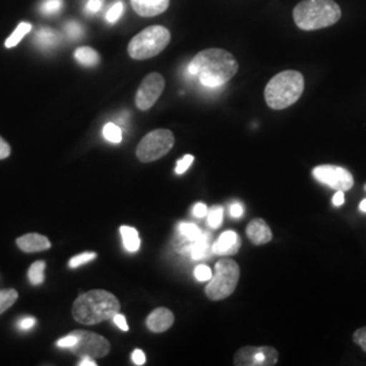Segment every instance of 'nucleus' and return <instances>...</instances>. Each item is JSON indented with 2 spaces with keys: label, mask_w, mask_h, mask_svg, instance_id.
Wrapping results in <instances>:
<instances>
[{
  "label": "nucleus",
  "mask_w": 366,
  "mask_h": 366,
  "mask_svg": "<svg viewBox=\"0 0 366 366\" xmlns=\"http://www.w3.org/2000/svg\"><path fill=\"white\" fill-rule=\"evenodd\" d=\"M224 219V209L222 207H213L212 209L208 210V224L212 228H219L222 224Z\"/></svg>",
  "instance_id": "nucleus-26"
},
{
  "label": "nucleus",
  "mask_w": 366,
  "mask_h": 366,
  "mask_svg": "<svg viewBox=\"0 0 366 366\" xmlns=\"http://www.w3.org/2000/svg\"><path fill=\"white\" fill-rule=\"evenodd\" d=\"M340 16V4L334 0H301L293 9V21L304 31L332 26Z\"/></svg>",
  "instance_id": "nucleus-3"
},
{
  "label": "nucleus",
  "mask_w": 366,
  "mask_h": 366,
  "mask_svg": "<svg viewBox=\"0 0 366 366\" xmlns=\"http://www.w3.org/2000/svg\"><path fill=\"white\" fill-rule=\"evenodd\" d=\"M240 249V237L234 231H225L212 246L216 255H234Z\"/></svg>",
  "instance_id": "nucleus-15"
},
{
  "label": "nucleus",
  "mask_w": 366,
  "mask_h": 366,
  "mask_svg": "<svg viewBox=\"0 0 366 366\" xmlns=\"http://www.w3.org/2000/svg\"><path fill=\"white\" fill-rule=\"evenodd\" d=\"M18 300V292L15 289L0 290V315L4 314L14 302Z\"/></svg>",
  "instance_id": "nucleus-23"
},
{
  "label": "nucleus",
  "mask_w": 366,
  "mask_h": 366,
  "mask_svg": "<svg viewBox=\"0 0 366 366\" xmlns=\"http://www.w3.org/2000/svg\"><path fill=\"white\" fill-rule=\"evenodd\" d=\"M79 366H97V362L94 361V358L92 357H83L80 361H79Z\"/></svg>",
  "instance_id": "nucleus-43"
},
{
  "label": "nucleus",
  "mask_w": 366,
  "mask_h": 366,
  "mask_svg": "<svg viewBox=\"0 0 366 366\" xmlns=\"http://www.w3.org/2000/svg\"><path fill=\"white\" fill-rule=\"evenodd\" d=\"M332 204L335 207H342L345 204V192L337 190V193L332 197Z\"/></svg>",
  "instance_id": "nucleus-42"
},
{
  "label": "nucleus",
  "mask_w": 366,
  "mask_h": 366,
  "mask_svg": "<svg viewBox=\"0 0 366 366\" xmlns=\"http://www.w3.org/2000/svg\"><path fill=\"white\" fill-rule=\"evenodd\" d=\"M194 275H196L198 281H209L213 274H212V270L208 266L199 264V266H197L196 270H194Z\"/></svg>",
  "instance_id": "nucleus-31"
},
{
  "label": "nucleus",
  "mask_w": 366,
  "mask_h": 366,
  "mask_svg": "<svg viewBox=\"0 0 366 366\" xmlns=\"http://www.w3.org/2000/svg\"><path fill=\"white\" fill-rule=\"evenodd\" d=\"M36 323H37V320L34 317L27 316V317H24V319H21L18 322V327H19V330H22V331H27V330H31V328L34 327Z\"/></svg>",
  "instance_id": "nucleus-34"
},
{
  "label": "nucleus",
  "mask_w": 366,
  "mask_h": 366,
  "mask_svg": "<svg viewBox=\"0 0 366 366\" xmlns=\"http://www.w3.org/2000/svg\"><path fill=\"white\" fill-rule=\"evenodd\" d=\"M63 6V0H45L41 4V11L44 14L57 13Z\"/></svg>",
  "instance_id": "nucleus-29"
},
{
  "label": "nucleus",
  "mask_w": 366,
  "mask_h": 366,
  "mask_svg": "<svg viewBox=\"0 0 366 366\" xmlns=\"http://www.w3.org/2000/svg\"><path fill=\"white\" fill-rule=\"evenodd\" d=\"M360 209H361V212H366V198L365 199H362V201H361V204H360Z\"/></svg>",
  "instance_id": "nucleus-44"
},
{
  "label": "nucleus",
  "mask_w": 366,
  "mask_h": 366,
  "mask_svg": "<svg viewBox=\"0 0 366 366\" xmlns=\"http://www.w3.org/2000/svg\"><path fill=\"white\" fill-rule=\"evenodd\" d=\"M171 33L164 26H149L136 34L128 45V53L134 60H147L163 52L170 44Z\"/></svg>",
  "instance_id": "nucleus-5"
},
{
  "label": "nucleus",
  "mask_w": 366,
  "mask_h": 366,
  "mask_svg": "<svg viewBox=\"0 0 366 366\" xmlns=\"http://www.w3.org/2000/svg\"><path fill=\"white\" fill-rule=\"evenodd\" d=\"M122 13H124V3L122 1H117V3H114L110 7V10L106 14V21L109 24H116L118 19H119V16L122 15Z\"/></svg>",
  "instance_id": "nucleus-27"
},
{
  "label": "nucleus",
  "mask_w": 366,
  "mask_h": 366,
  "mask_svg": "<svg viewBox=\"0 0 366 366\" xmlns=\"http://www.w3.org/2000/svg\"><path fill=\"white\" fill-rule=\"evenodd\" d=\"M119 301L110 292L90 290L75 300L72 315L79 323L92 326L113 319L119 312Z\"/></svg>",
  "instance_id": "nucleus-2"
},
{
  "label": "nucleus",
  "mask_w": 366,
  "mask_h": 366,
  "mask_svg": "<svg viewBox=\"0 0 366 366\" xmlns=\"http://www.w3.org/2000/svg\"><path fill=\"white\" fill-rule=\"evenodd\" d=\"M16 246L22 249L24 252H39V251H45L52 247L51 242L48 237L39 235V234H27L25 236H21L16 239Z\"/></svg>",
  "instance_id": "nucleus-14"
},
{
  "label": "nucleus",
  "mask_w": 366,
  "mask_h": 366,
  "mask_svg": "<svg viewBox=\"0 0 366 366\" xmlns=\"http://www.w3.org/2000/svg\"><path fill=\"white\" fill-rule=\"evenodd\" d=\"M36 39H37L39 46L49 48V46H53V45H56L59 42L60 36L57 34V31L45 27V29L39 30V34L36 36Z\"/></svg>",
  "instance_id": "nucleus-21"
},
{
  "label": "nucleus",
  "mask_w": 366,
  "mask_h": 366,
  "mask_svg": "<svg viewBox=\"0 0 366 366\" xmlns=\"http://www.w3.org/2000/svg\"><path fill=\"white\" fill-rule=\"evenodd\" d=\"M102 4H104L102 0H89L86 4V11L90 14H97L101 10Z\"/></svg>",
  "instance_id": "nucleus-36"
},
{
  "label": "nucleus",
  "mask_w": 366,
  "mask_h": 366,
  "mask_svg": "<svg viewBox=\"0 0 366 366\" xmlns=\"http://www.w3.org/2000/svg\"><path fill=\"white\" fill-rule=\"evenodd\" d=\"M164 86H166V81L160 74L152 72L148 76H145L137 90V94H136L134 102H136L137 109L145 112L155 105L159 97L164 90Z\"/></svg>",
  "instance_id": "nucleus-11"
},
{
  "label": "nucleus",
  "mask_w": 366,
  "mask_h": 366,
  "mask_svg": "<svg viewBox=\"0 0 366 366\" xmlns=\"http://www.w3.org/2000/svg\"><path fill=\"white\" fill-rule=\"evenodd\" d=\"M174 315L167 308H157L147 317V326L154 332H164L172 326Z\"/></svg>",
  "instance_id": "nucleus-16"
},
{
  "label": "nucleus",
  "mask_w": 366,
  "mask_h": 366,
  "mask_svg": "<svg viewBox=\"0 0 366 366\" xmlns=\"http://www.w3.org/2000/svg\"><path fill=\"white\" fill-rule=\"evenodd\" d=\"M187 69L204 87L219 89L235 76L239 64L232 53L220 48H210L197 53Z\"/></svg>",
  "instance_id": "nucleus-1"
},
{
  "label": "nucleus",
  "mask_w": 366,
  "mask_h": 366,
  "mask_svg": "<svg viewBox=\"0 0 366 366\" xmlns=\"http://www.w3.org/2000/svg\"><path fill=\"white\" fill-rule=\"evenodd\" d=\"M304 76L299 71H282L269 80L264 87L266 105L273 110H284L295 105L304 92Z\"/></svg>",
  "instance_id": "nucleus-4"
},
{
  "label": "nucleus",
  "mask_w": 366,
  "mask_h": 366,
  "mask_svg": "<svg viewBox=\"0 0 366 366\" xmlns=\"http://www.w3.org/2000/svg\"><path fill=\"white\" fill-rule=\"evenodd\" d=\"M97 258V254L95 252H83V254H79L76 257H74L72 259H69V267H78L81 266L84 263H89Z\"/></svg>",
  "instance_id": "nucleus-28"
},
{
  "label": "nucleus",
  "mask_w": 366,
  "mask_h": 366,
  "mask_svg": "<svg viewBox=\"0 0 366 366\" xmlns=\"http://www.w3.org/2000/svg\"><path fill=\"white\" fill-rule=\"evenodd\" d=\"M75 343H76V338L72 334H69V335H66L64 338L57 340V346L63 347V349H71Z\"/></svg>",
  "instance_id": "nucleus-35"
},
{
  "label": "nucleus",
  "mask_w": 366,
  "mask_h": 366,
  "mask_svg": "<svg viewBox=\"0 0 366 366\" xmlns=\"http://www.w3.org/2000/svg\"><path fill=\"white\" fill-rule=\"evenodd\" d=\"M246 234L249 240L255 246H262L269 243L273 239V234L270 227L266 224L263 219H254L249 222L246 229Z\"/></svg>",
  "instance_id": "nucleus-13"
},
{
  "label": "nucleus",
  "mask_w": 366,
  "mask_h": 366,
  "mask_svg": "<svg viewBox=\"0 0 366 366\" xmlns=\"http://www.w3.org/2000/svg\"><path fill=\"white\" fill-rule=\"evenodd\" d=\"M104 137L113 144H119L122 142V131L114 122H107L104 127Z\"/></svg>",
  "instance_id": "nucleus-24"
},
{
  "label": "nucleus",
  "mask_w": 366,
  "mask_h": 366,
  "mask_svg": "<svg viewBox=\"0 0 366 366\" xmlns=\"http://www.w3.org/2000/svg\"><path fill=\"white\" fill-rule=\"evenodd\" d=\"M10 154H11L10 145H9V143H7L6 140H3V139L0 137V160L10 157Z\"/></svg>",
  "instance_id": "nucleus-40"
},
{
  "label": "nucleus",
  "mask_w": 366,
  "mask_h": 366,
  "mask_svg": "<svg viewBox=\"0 0 366 366\" xmlns=\"http://www.w3.org/2000/svg\"><path fill=\"white\" fill-rule=\"evenodd\" d=\"M231 216L232 217H235V219H240L242 216H243V213H244V209H243V205L242 204H239V202H235V204H232L231 205Z\"/></svg>",
  "instance_id": "nucleus-41"
},
{
  "label": "nucleus",
  "mask_w": 366,
  "mask_h": 366,
  "mask_svg": "<svg viewBox=\"0 0 366 366\" xmlns=\"http://www.w3.org/2000/svg\"><path fill=\"white\" fill-rule=\"evenodd\" d=\"M194 162V157L193 155H184L182 160H179L178 163H177V169H175V172L178 174V175H181V174H184L186 171L190 169V166H192V163Z\"/></svg>",
  "instance_id": "nucleus-30"
},
{
  "label": "nucleus",
  "mask_w": 366,
  "mask_h": 366,
  "mask_svg": "<svg viewBox=\"0 0 366 366\" xmlns=\"http://www.w3.org/2000/svg\"><path fill=\"white\" fill-rule=\"evenodd\" d=\"M280 354L272 346H244L236 352V366H273L278 362Z\"/></svg>",
  "instance_id": "nucleus-9"
},
{
  "label": "nucleus",
  "mask_w": 366,
  "mask_h": 366,
  "mask_svg": "<svg viewBox=\"0 0 366 366\" xmlns=\"http://www.w3.org/2000/svg\"><path fill=\"white\" fill-rule=\"evenodd\" d=\"M174 143L175 137L169 129L149 132L140 142L136 155L144 163L155 162L157 159L164 157L166 154H169L171 148L174 147Z\"/></svg>",
  "instance_id": "nucleus-7"
},
{
  "label": "nucleus",
  "mask_w": 366,
  "mask_h": 366,
  "mask_svg": "<svg viewBox=\"0 0 366 366\" xmlns=\"http://www.w3.org/2000/svg\"><path fill=\"white\" fill-rule=\"evenodd\" d=\"M178 231L182 235L186 236L187 239H190L192 242H194L199 236L202 235L199 228L197 227L196 224H192V222H181L178 227Z\"/></svg>",
  "instance_id": "nucleus-25"
},
{
  "label": "nucleus",
  "mask_w": 366,
  "mask_h": 366,
  "mask_svg": "<svg viewBox=\"0 0 366 366\" xmlns=\"http://www.w3.org/2000/svg\"><path fill=\"white\" fill-rule=\"evenodd\" d=\"M353 340L366 353V327L358 328L353 334Z\"/></svg>",
  "instance_id": "nucleus-32"
},
{
  "label": "nucleus",
  "mask_w": 366,
  "mask_h": 366,
  "mask_svg": "<svg viewBox=\"0 0 366 366\" xmlns=\"http://www.w3.org/2000/svg\"><path fill=\"white\" fill-rule=\"evenodd\" d=\"M119 232L124 240V247L129 252H136L140 249V237H139V232L134 228L124 225L119 228Z\"/></svg>",
  "instance_id": "nucleus-17"
},
{
  "label": "nucleus",
  "mask_w": 366,
  "mask_h": 366,
  "mask_svg": "<svg viewBox=\"0 0 366 366\" xmlns=\"http://www.w3.org/2000/svg\"><path fill=\"white\" fill-rule=\"evenodd\" d=\"M75 59L80 64L86 66H97L99 63V54L90 46H81L75 51Z\"/></svg>",
  "instance_id": "nucleus-19"
},
{
  "label": "nucleus",
  "mask_w": 366,
  "mask_h": 366,
  "mask_svg": "<svg viewBox=\"0 0 366 366\" xmlns=\"http://www.w3.org/2000/svg\"><path fill=\"white\" fill-rule=\"evenodd\" d=\"M75 338L76 343L69 349L71 353L83 357H92V358H104L110 352V342L90 331L76 330L71 332Z\"/></svg>",
  "instance_id": "nucleus-8"
},
{
  "label": "nucleus",
  "mask_w": 366,
  "mask_h": 366,
  "mask_svg": "<svg viewBox=\"0 0 366 366\" xmlns=\"http://www.w3.org/2000/svg\"><path fill=\"white\" fill-rule=\"evenodd\" d=\"M132 360H133L134 365H144L145 354L140 349H136L132 354Z\"/></svg>",
  "instance_id": "nucleus-39"
},
{
  "label": "nucleus",
  "mask_w": 366,
  "mask_h": 366,
  "mask_svg": "<svg viewBox=\"0 0 366 366\" xmlns=\"http://www.w3.org/2000/svg\"><path fill=\"white\" fill-rule=\"evenodd\" d=\"M131 3L136 14L145 18L160 15L170 6V0H131Z\"/></svg>",
  "instance_id": "nucleus-12"
},
{
  "label": "nucleus",
  "mask_w": 366,
  "mask_h": 366,
  "mask_svg": "<svg viewBox=\"0 0 366 366\" xmlns=\"http://www.w3.org/2000/svg\"><path fill=\"white\" fill-rule=\"evenodd\" d=\"M83 29L78 22H69L66 26V33L71 39H79L81 36Z\"/></svg>",
  "instance_id": "nucleus-33"
},
{
  "label": "nucleus",
  "mask_w": 366,
  "mask_h": 366,
  "mask_svg": "<svg viewBox=\"0 0 366 366\" xmlns=\"http://www.w3.org/2000/svg\"><path fill=\"white\" fill-rule=\"evenodd\" d=\"M193 214L196 216L197 219H202V217H205V216L208 214V207H207L205 204L198 202V204L194 205V208H193Z\"/></svg>",
  "instance_id": "nucleus-37"
},
{
  "label": "nucleus",
  "mask_w": 366,
  "mask_h": 366,
  "mask_svg": "<svg viewBox=\"0 0 366 366\" xmlns=\"http://www.w3.org/2000/svg\"><path fill=\"white\" fill-rule=\"evenodd\" d=\"M113 322H114V325L118 326V328H121L122 331H128L129 327H128V323H127V319H125V316L124 315L119 314L118 312L117 315H114V317H113Z\"/></svg>",
  "instance_id": "nucleus-38"
},
{
  "label": "nucleus",
  "mask_w": 366,
  "mask_h": 366,
  "mask_svg": "<svg viewBox=\"0 0 366 366\" xmlns=\"http://www.w3.org/2000/svg\"><path fill=\"white\" fill-rule=\"evenodd\" d=\"M312 174H314L315 179H317L319 182L326 184L331 189L347 192L353 187V175L346 169L340 167V166L322 164V166L315 167Z\"/></svg>",
  "instance_id": "nucleus-10"
},
{
  "label": "nucleus",
  "mask_w": 366,
  "mask_h": 366,
  "mask_svg": "<svg viewBox=\"0 0 366 366\" xmlns=\"http://www.w3.org/2000/svg\"><path fill=\"white\" fill-rule=\"evenodd\" d=\"M45 262L37 261L34 262L30 269H29V281L31 282V285H41L45 280Z\"/></svg>",
  "instance_id": "nucleus-22"
},
{
  "label": "nucleus",
  "mask_w": 366,
  "mask_h": 366,
  "mask_svg": "<svg viewBox=\"0 0 366 366\" xmlns=\"http://www.w3.org/2000/svg\"><path fill=\"white\" fill-rule=\"evenodd\" d=\"M240 277L239 264L232 259H222L214 266V274L205 288V295L212 301L224 300L235 292Z\"/></svg>",
  "instance_id": "nucleus-6"
},
{
  "label": "nucleus",
  "mask_w": 366,
  "mask_h": 366,
  "mask_svg": "<svg viewBox=\"0 0 366 366\" xmlns=\"http://www.w3.org/2000/svg\"><path fill=\"white\" fill-rule=\"evenodd\" d=\"M208 252H209V234H202L192 243L190 257L198 261L208 257Z\"/></svg>",
  "instance_id": "nucleus-18"
},
{
  "label": "nucleus",
  "mask_w": 366,
  "mask_h": 366,
  "mask_svg": "<svg viewBox=\"0 0 366 366\" xmlns=\"http://www.w3.org/2000/svg\"><path fill=\"white\" fill-rule=\"evenodd\" d=\"M31 31V25L29 24V22H21L18 27L15 29L13 31V34L9 37V39H6V42H4V46L6 48H14V46H16L22 39L29 34Z\"/></svg>",
  "instance_id": "nucleus-20"
}]
</instances>
